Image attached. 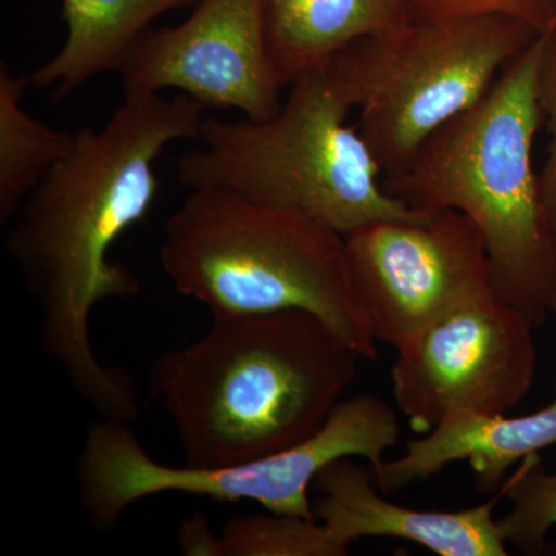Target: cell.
Instances as JSON below:
<instances>
[{
	"instance_id": "cell-3",
	"label": "cell",
	"mask_w": 556,
	"mask_h": 556,
	"mask_svg": "<svg viewBox=\"0 0 556 556\" xmlns=\"http://www.w3.org/2000/svg\"><path fill=\"white\" fill-rule=\"evenodd\" d=\"M543 35L508 64L473 108L434 131L383 188L413 207L456 211L484 240L497 298L536 327L556 317V244L533 146L543 124Z\"/></svg>"
},
{
	"instance_id": "cell-12",
	"label": "cell",
	"mask_w": 556,
	"mask_h": 556,
	"mask_svg": "<svg viewBox=\"0 0 556 556\" xmlns=\"http://www.w3.org/2000/svg\"><path fill=\"white\" fill-rule=\"evenodd\" d=\"M556 445V397L546 407L522 416L455 413L422 438L405 442V453L375 471L383 495L427 481L445 467L467 463L482 493H496L508 470L527 456Z\"/></svg>"
},
{
	"instance_id": "cell-18",
	"label": "cell",
	"mask_w": 556,
	"mask_h": 556,
	"mask_svg": "<svg viewBox=\"0 0 556 556\" xmlns=\"http://www.w3.org/2000/svg\"><path fill=\"white\" fill-rule=\"evenodd\" d=\"M503 14L529 25L543 35L556 22V0H419L415 17L450 20V17Z\"/></svg>"
},
{
	"instance_id": "cell-13",
	"label": "cell",
	"mask_w": 556,
	"mask_h": 556,
	"mask_svg": "<svg viewBox=\"0 0 556 556\" xmlns=\"http://www.w3.org/2000/svg\"><path fill=\"white\" fill-rule=\"evenodd\" d=\"M419 0H265L266 46L288 89L354 40L407 27Z\"/></svg>"
},
{
	"instance_id": "cell-15",
	"label": "cell",
	"mask_w": 556,
	"mask_h": 556,
	"mask_svg": "<svg viewBox=\"0 0 556 556\" xmlns=\"http://www.w3.org/2000/svg\"><path fill=\"white\" fill-rule=\"evenodd\" d=\"M30 76L0 64V223L9 225L40 179L73 148L75 131L51 129L24 109Z\"/></svg>"
},
{
	"instance_id": "cell-11",
	"label": "cell",
	"mask_w": 556,
	"mask_h": 556,
	"mask_svg": "<svg viewBox=\"0 0 556 556\" xmlns=\"http://www.w3.org/2000/svg\"><path fill=\"white\" fill-rule=\"evenodd\" d=\"M342 457L318 473L314 517L331 535L351 544L364 538L404 540L439 556H507V543L495 519L506 500L504 484L481 506L464 510H419L380 495L375 471Z\"/></svg>"
},
{
	"instance_id": "cell-20",
	"label": "cell",
	"mask_w": 556,
	"mask_h": 556,
	"mask_svg": "<svg viewBox=\"0 0 556 556\" xmlns=\"http://www.w3.org/2000/svg\"><path fill=\"white\" fill-rule=\"evenodd\" d=\"M217 536L212 532L206 517L195 515L179 527V551L186 556H215Z\"/></svg>"
},
{
	"instance_id": "cell-9",
	"label": "cell",
	"mask_w": 556,
	"mask_h": 556,
	"mask_svg": "<svg viewBox=\"0 0 556 556\" xmlns=\"http://www.w3.org/2000/svg\"><path fill=\"white\" fill-rule=\"evenodd\" d=\"M343 240L354 292L383 345L397 348L450 311L495 292L481 232L459 212L376 219Z\"/></svg>"
},
{
	"instance_id": "cell-8",
	"label": "cell",
	"mask_w": 556,
	"mask_h": 556,
	"mask_svg": "<svg viewBox=\"0 0 556 556\" xmlns=\"http://www.w3.org/2000/svg\"><path fill=\"white\" fill-rule=\"evenodd\" d=\"M535 327L495 292L450 311L394 348L397 412L424 434L455 413L517 408L535 383Z\"/></svg>"
},
{
	"instance_id": "cell-2",
	"label": "cell",
	"mask_w": 556,
	"mask_h": 556,
	"mask_svg": "<svg viewBox=\"0 0 556 556\" xmlns=\"http://www.w3.org/2000/svg\"><path fill=\"white\" fill-rule=\"evenodd\" d=\"M212 318L203 338L164 351L149 372L186 466H239L314 437L365 361L306 311Z\"/></svg>"
},
{
	"instance_id": "cell-6",
	"label": "cell",
	"mask_w": 556,
	"mask_h": 556,
	"mask_svg": "<svg viewBox=\"0 0 556 556\" xmlns=\"http://www.w3.org/2000/svg\"><path fill=\"white\" fill-rule=\"evenodd\" d=\"M538 36L503 14L413 17L396 33L354 40L324 70L358 110L357 129L388 178L481 101Z\"/></svg>"
},
{
	"instance_id": "cell-10",
	"label": "cell",
	"mask_w": 556,
	"mask_h": 556,
	"mask_svg": "<svg viewBox=\"0 0 556 556\" xmlns=\"http://www.w3.org/2000/svg\"><path fill=\"white\" fill-rule=\"evenodd\" d=\"M124 93L175 89L204 110L236 109L268 119L281 109L270 64L265 0H200L177 27L139 36L123 67Z\"/></svg>"
},
{
	"instance_id": "cell-17",
	"label": "cell",
	"mask_w": 556,
	"mask_h": 556,
	"mask_svg": "<svg viewBox=\"0 0 556 556\" xmlns=\"http://www.w3.org/2000/svg\"><path fill=\"white\" fill-rule=\"evenodd\" d=\"M504 490L510 510L497 521L507 546L522 555H556V471L548 473L535 453L518 464Z\"/></svg>"
},
{
	"instance_id": "cell-4",
	"label": "cell",
	"mask_w": 556,
	"mask_h": 556,
	"mask_svg": "<svg viewBox=\"0 0 556 556\" xmlns=\"http://www.w3.org/2000/svg\"><path fill=\"white\" fill-rule=\"evenodd\" d=\"M160 262L178 294L212 317L306 311L365 361L379 356L343 236L305 215L232 190L193 189L164 226Z\"/></svg>"
},
{
	"instance_id": "cell-16",
	"label": "cell",
	"mask_w": 556,
	"mask_h": 556,
	"mask_svg": "<svg viewBox=\"0 0 556 556\" xmlns=\"http://www.w3.org/2000/svg\"><path fill=\"white\" fill-rule=\"evenodd\" d=\"M348 551L350 544L316 518L266 511L223 527L215 556H345Z\"/></svg>"
},
{
	"instance_id": "cell-14",
	"label": "cell",
	"mask_w": 556,
	"mask_h": 556,
	"mask_svg": "<svg viewBox=\"0 0 556 556\" xmlns=\"http://www.w3.org/2000/svg\"><path fill=\"white\" fill-rule=\"evenodd\" d=\"M200 0H62L67 39L30 75L31 86L54 89L60 102L102 73H119L139 36L161 14L195 7Z\"/></svg>"
},
{
	"instance_id": "cell-5",
	"label": "cell",
	"mask_w": 556,
	"mask_h": 556,
	"mask_svg": "<svg viewBox=\"0 0 556 556\" xmlns=\"http://www.w3.org/2000/svg\"><path fill=\"white\" fill-rule=\"evenodd\" d=\"M268 119L204 116V148L177 160L189 190H232L244 199L305 215L346 236L376 219L416 218L383 188V172L357 126L353 105L327 70L300 76Z\"/></svg>"
},
{
	"instance_id": "cell-1",
	"label": "cell",
	"mask_w": 556,
	"mask_h": 556,
	"mask_svg": "<svg viewBox=\"0 0 556 556\" xmlns=\"http://www.w3.org/2000/svg\"><path fill=\"white\" fill-rule=\"evenodd\" d=\"M204 116L185 93H124L101 129L75 131L67 155L7 225V251L38 303L43 353L104 419L131 422L141 409L129 372L104 364L91 342L94 308L141 292L110 249L156 203L161 153L179 139H199Z\"/></svg>"
},
{
	"instance_id": "cell-7",
	"label": "cell",
	"mask_w": 556,
	"mask_h": 556,
	"mask_svg": "<svg viewBox=\"0 0 556 556\" xmlns=\"http://www.w3.org/2000/svg\"><path fill=\"white\" fill-rule=\"evenodd\" d=\"M129 424L102 417L91 424L80 447V504L100 530L113 529L138 501L170 492L217 503L249 501L270 514L316 518L309 489L325 467L342 457H357L376 471L401 439L396 409L371 393L343 399L327 424L306 441L239 466L159 463Z\"/></svg>"
},
{
	"instance_id": "cell-19",
	"label": "cell",
	"mask_w": 556,
	"mask_h": 556,
	"mask_svg": "<svg viewBox=\"0 0 556 556\" xmlns=\"http://www.w3.org/2000/svg\"><path fill=\"white\" fill-rule=\"evenodd\" d=\"M538 102L548 134L547 159L540 172L541 197L556 244V22L543 33V53L538 72Z\"/></svg>"
}]
</instances>
